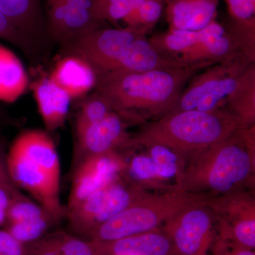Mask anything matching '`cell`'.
I'll use <instances>...</instances> for the list:
<instances>
[{
    "label": "cell",
    "mask_w": 255,
    "mask_h": 255,
    "mask_svg": "<svg viewBox=\"0 0 255 255\" xmlns=\"http://www.w3.org/2000/svg\"><path fill=\"white\" fill-rule=\"evenodd\" d=\"M223 26L243 58L249 63H255V18L238 21L228 18Z\"/></svg>",
    "instance_id": "24"
},
{
    "label": "cell",
    "mask_w": 255,
    "mask_h": 255,
    "mask_svg": "<svg viewBox=\"0 0 255 255\" xmlns=\"http://www.w3.org/2000/svg\"><path fill=\"white\" fill-rule=\"evenodd\" d=\"M209 198L179 190L147 191L131 206L96 228L88 238L97 243H108L159 229L188 206Z\"/></svg>",
    "instance_id": "5"
},
{
    "label": "cell",
    "mask_w": 255,
    "mask_h": 255,
    "mask_svg": "<svg viewBox=\"0 0 255 255\" xmlns=\"http://www.w3.org/2000/svg\"><path fill=\"white\" fill-rule=\"evenodd\" d=\"M243 128L239 121L224 108L207 112H170L144 126L131 137L129 147L164 146L186 162L196 154L224 141Z\"/></svg>",
    "instance_id": "3"
},
{
    "label": "cell",
    "mask_w": 255,
    "mask_h": 255,
    "mask_svg": "<svg viewBox=\"0 0 255 255\" xmlns=\"http://www.w3.org/2000/svg\"><path fill=\"white\" fill-rule=\"evenodd\" d=\"M127 161L117 151L90 156L75 166L66 213L122 177Z\"/></svg>",
    "instance_id": "11"
},
{
    "label": "cell",
    "mask_w": 255,
    "mask_h": 255,
    "mask_svg": "<svg viewBox=\"0 0 255 255\" xmlns=\"http://www.w3.org/2000/svg\"><path fill=\"white\" fill-rule=\"evenodd\" d=\"M50 78L71 99L86 95L95 87L97 75L85 60L75 55L60 60Z\"/></svg>",
    "instance_id": "17"
},
{
    "label": "cell",
    "mask_w": 255,
    "mask_h": 255,
    "mask_svg": "<svg viewBox=\"0 0 255 255\" xmlns=\"http://www.w3.org/2000/svg\"><path fill=\"white\" fill-rule=\"evenodd\" d=\"M0 255H26V246L7 231H0Z\"/></svg>",
    "instance_id": "33"
},
{
    "label": "cell",
    "mask_w": 255,
    "mask_h": 255,
    "mask_svg": "<svg viewBox=\"0 0 255 255\" xmlns=\"http://www.w3.org/2000/svg\"><path fill=\"white\" fill-rule=\"evenodd\" d=\"M183 66L189 65H181L166 58L145 36H141L130 43L112 71L144 72Z\"/></svg>",
    "instance_id": "18"
},
{
    "label": "cell",
    "mask_w": 255,
    "mask_h": 255,
    "mask_svg": "<svg viewBox=\"0 0 255 255\" xmlns=\"http://www.w3.org/2000/svg\"><path fill=\"white\" fill-rule=\"evenodd\" d=\"M6 220V211L0 209V226L3 224Z\"/></svg>",
    "instance_id": "37"
},
{
    "label": "cell",
    "mask_w": 255,
    "mask_h": 255,
    "mask_svg": "<svg viewBox=\"0 0 255 255\" xmlns=\"http://www.w3.org/2000/svg\"><path fill=\"white\" fill-rule=\"evenodd\" d=\"M228 18L238 21L255 18V0H225Z\"/></svg>",
    "instance_id": "31"
},
{
    "label": "cell",
    "mask_w": 255,
    "mask_h": 255,
    "mask_svg": "<svg viewBox=\"0 0 255 255\" xmlns=\"http://www.w3.org/2000/svg\"><path fill=\"white\" fill-rule=\"evenodd\" d=\"M6 167L15 186L28 191L55 219L63 216L59 157L48 134L39 130L20 134L6 155Z\"/></svg>",
    "instance_id": "4"
},
{
    "label": "cell",
    "mask_w": 255,
    "mask_h": 255,
    "mask_svg": "<svg viewBox=\"0 0 255 255\" xmlns=\"http://www.w3.org/2000/svg\"><path fill=\"white\" fill-rule=\"evenodd\" d=\"M76 134V165L90 156L114 152L121 147H129L131 138L128 133L125 120L114 112Z\"/></svg>",
    "instance_id": "12"
},
{
    "label": "cell",
    "mask_w": 255,
    "mask_h": 255,
    "mask_svg": "<svg viewBox=\"0 0 255 255\" xmlns=\"http://www.w3.org/2000/svg\"><path fill=\"white\" fill-rule=\"evenodd\" d=\"M219 0H166L169 29L196 31L216 20Z\"/></svg>",
    "instance_id": "14"
},
{
    "label": "cell",
    "mask_w": 255,
    "mask_h": 255,
    "mask_svg": "<svg viewBox=\"0 0 255 255\" xmlns=\"http://www.w3.org/2000/svg\"><path fill=\"white\" fill-rule=\"evenodd\" d=\"M245 58L214 64L194 75L181 94L171 112L198 110L207 112L223 108L237 86L242 74L250 65Z\"/></svg>",
    "instance_id": "7"
},
{
    "label": "cell",
    "mask_w": 255,
    "mask_h": 255,
    "mask_svg": "<svg viewBox=\"0 0 255 255\" xmlns=\"http://www.w3.org/2000/svg\"><path fill=\"white\" fill-rule=\"evenodd\" d=\"M255 170V125L188 159L176 190L211 198L246 190L254 184Z\"/></svg>",
    "instance_id": "2"
},
{
    "label": "cell",
    "mask_w": 255,
    "mask_h": 255,
    "mask_svg": "<svg viewBox=\"0 0 255 255\" xmlns=\"http://www.w3.org/2000/svg\"><path fill=\"white\" fill-rule=\"evenodd\" d=\"M92 0H55L47 2L48 26L53 36L68 42L100 23L92 16Z\"/></svg>",
    "instance_id": "13"
},
{
    "label": "cell",
    "mask_w": 255,
    "mask_h": 255,
    "mask_svg": "<svg viewBox=\"0 0 255 255\" xmlns=\"http://www.w3.org/2000/svg\"><path fill=\"white\" fill-rule=\"evenodd\" d=\"M130 5H131L132 9L134 8L137 7L139 5L145 2L147 0H128Z\"/></svg>",
    "instance_id": "36"
},
{
    "label": "cell",
    "mask_w": 255,
    "mask_h": 255,
    "mask_svg": "<svg viewBox=\"0 0 255 255\" xmlns=\"http://www.w3.org/2000/svg\"><path fill=\"white\" fill-rule=\"evenodd\" d=\"M166 0H147L131 9L124 20L127 27L145 35L155 26L162 16Z\"/></svg>",
    "instance_id": "26"
},
{
    "label": "cell",
    "mask_w": 255,
    "mask_h": 255,
    "mask_svg": "<svg viewBox=\"0 0 255 255\" xmlns=\"http://www.w3.org/2000/svg\"><path fill=\"white\" fill-rule=\"evenodd\" d=\"M216 219L215 243L255 251V200L246 190L210 198Z\"/></svg>",
    "instance_id": "8"
},
{
    "label": "cell",
    "mask_w": 255,
    "mask_h": 255,
    "mask_svg": "<svg viewBox=\"0 0 255 255\" xmlns=\"http://www.w3.org/2000/svg\"><path fill=\"white\" fill-rule=\"evenodd\" d=\"M147 148L149 149L148 155L155 162L161 182L167 186L165 183L174 179L176 188L185 164L184 161L173 151L164 146L152 145ZM167 187L169 188L168 186ZM169 189L174 190L171 188Z\"/></svg>",
    "instance_id": "25"
},
{
    "label": "cell",
    "mask_w": 255,
    "mask_h": 255,
    "mask_svg": "<svg viewBox=\"0 0 255 255\" xmlns=\"http://www.w3.org/2000/svg\"><path fill=\"white\" fill-rule=\"evenodd\" d=\"M25 246L26 255H102L95 242L64 232L45 234Z\"/></svg>",
    "instance_id": "19"
},
{
    "label": "cell",
    "mask_w": 255,
    "mask_h": 255,
    "mask_svg": "<svg viewBox=\"0 0 255 255\" xmlns=\"http://www.w3.org/2000/svg\"><path fill=\"white\" fill-rule=\"evenodd\" d=\"M223 108L234 116L243 128L255 124V63L250 64Z\"/></svg>",
    "instance_id": "20"
},
{
    "label": "cell",
    "mask_w": 255,
    "mask_h": 255,
    "mask_svg": "<svg viewBox=\"0 0 255 255\" xmlns=\"http://www.w3.org/2000/svg\"><path fill=\"white\" fill-rule=\"evenodd\" d=\"M57 221L58 220L53 216H48L22 222L9 223L6 231H9L17 241L26 245L44 236L53 222Z\"/></svg>",
    "instance_id": "28"
},
{
    "label": "cell",
    "mask_w": 255,
    "mask_h": 255,
    "mask_svg": "<svg viewBox=\"0 0 255 255\" xmlns=\"http://www.w3.org/2000/svg\"><path fill=\"white\" fill-rule=\"evenodd\" d=\"M38 112L46 128L55 130L65 123L72 99L51 79L42 78L32 84Z\"/></svg>",
    "instance_id": "16"
},
{
    "label": "cell",
    "mask_w": 255,
    "mask_h": 255,
    "mask_svg": "<svg viewBox=\"0 0 255 255\" xmlns=\"http://www.w3.org/2000/svg\"><path fill=\"white\" fill-rule=\"evenodd\" d=\"M209 199L188 206L162 226L176 255H210L216 238V219L208 204Z\"/></svg>",
    "instance_id": "9"
},
{
    "label": "cell",
    "mask_w": 255,
    "mask_h": 255,
    "mask_svg": "<svg viewBox=\"0 0 255 255\" xmlns=\"http://www.w3.org/2000/svg\"><path fill=\"white\" fill-rule=\"evenodd\" d=\"M211 251L212 255H255L253 250L218 243H214Z\"/></svg>",
    "instance_id": "34"
},
{
    "label": "cell",
    "mask_w": 255,
    "mask_h": 255,
    "mask_svg": "<svg viewBox=\"0 0 255 255\" xmlns=\"http://www.w3.org/2000/svg\"><path fill=\"white\" fill-rule=\"evenodd\" d=\"M122 177L130 184L144 189L149 187L172 190L161 182L155 162L148 154L135 156L127 162Z\"/></svg>",
    "instance_id": "23"
},
{
    "label": "cell",
    "mask_w": 255,
    "mask_h": 255,
    "mask_svg": "<svg viewBox=\"0 0 255 255\" xmlns=\"http://www.w3.org/2000/svg\"><path fill=\"white\" fill-rule=\"evenodd\" d=\"M28 78L21 60L0 45V101L13 103L24 93Z\"/></svg>",
    "instance_id": "21"
},
{
    "label": "cell",
    "mask_w": 255,
    "mask_h": 255,
    "mask_svg": "<svg viewBox=\"0 0 255 255\" xmlns=\"http://www.w3.org/2000/svg\"><path fill=\"white\" fill-rule=\"evenodd\" d=\"M0 184L14 185V183L11 182L8 173L7 167H6V155H4L1 146H0Z\"/></svg>",
    "instance_id": "35"
},
{
    "label": "cell",
    "mask_w": 255,
    "mask_h": 255,
    "mask_svg": "<svg viewBox=\"0 0 255 255\" xmlns=\"http://www.w3.org/2000/svg\"><path fill=\"white\" fill-rule=\"evenodd\" d=\"M131 9L128 0H92V16L99 23L124 21Z\"/></svg>",
    "instance_id": "29"
},
{
    "label": "cell",
    "mask_w": 255,
    "mask_h": 255,
    "mask_svg": "<svg viewBox=\"0 0 255 255\" xmlns=\"http://www.w3.org/2000/svg\"><path fill=\"white\" fill-rule=\"evenodd\" d=\"M145 36L129 27L92 28L71 41L75 56L86 61L97 75L113 70L121 57L134 40Z\"/></svg>",
    "instance_id": "10"
},
{
    "label": "cell",
    "mask_w": 255,
    "mask_h": 255,
    "mask_svg": "<svg viewBox=\"0 0 255 255\" xmlns=\"http://www.w3.org/2000/svg\"><path fill=\"white\" fill-rule=\"evenodd\" d=\"M148 40L166 58L183 65L211 66L243 58L223 24L216 20L196 31L169 29Z\"/></svg>",
    "instance_id": "6"
},
{
    "label": "cell",
    "mask_w": 255,
    "mask_h": 255,
    "mask_svg": "<svg viewBox=\"0 0 255 255\" xmlns=\"http://www.w3.org/2000/svg\"><path fill=\"white\" fill-rule=\"evenodd\" d=\"M6 220L9 223L22 222L51 216L41 205L32 202L21 194L11 201L6 210Z\"/></svg>",
    "instance_id": "30"
},
{
    "label": "cell",
    "mask_w": 255,
    "mask_h": 255,
    "mask_svg": "<svg viewBox=\"0 0 255 255\" xmlns=\"http://www.w3.org/2000/svg\"><path fill=\"white\" fill-rule=\"evenodd\" d=\"M95 243L102 255H176L169 236L161 228L115 241Z\"/></svg>",
    "instance_id": "15"
},
{
    "label": "cell",
    "mask_w": 255,
    "mask_h": 255,
    "mask_svg": "<svg viewBox=\"0 0 255 255\" xmlns=\"http://www.w3.org/2000/svg\"><path fill=\"white\" fill-rule=\"evenodd\" d=\"M0 11L27 37L43 25L40 0H0Z\"/></svg>",
    "instance_id": "22"
},
{
    "label": "cell",
    "mask_w": 255,
    "mask_h": 255,
    "mask_svg": "<svg viewBox=\"0 0 255 255\" xmlns=\"http://www.w3.org/2000/svg\"><path fill=\"white\" fill-rule=\"evenodd\" d=\"M106 99L95 93L87 97L82 104L76 121V133L89 126L100 122L113 112Z\"/></svg>",
    "instance_id": "27"
},
{
    "label": "cell",
    "mask_w": 255,
    "mask_h": 255,
    "mask_svg": "<svg viewBox=\"0 0 255 255\" xmlns=\"http://www.w3.org/2000/svg\"><path fill=\"white\" fill-rule=\"evenodd\" d=\"M27 38L0 11V38L14 43L16 46L26 47Z\"/></svg>",
    "instance_id": "32"
},
{
    "label": "cell",
    "mask_w": 255,
    "mask_h": 255,
    "mask_svg": "<svg viewBox=\"0 0 255 255\" xmlns=\"http://www.w3.org/2000/svg\"><path fill=\"white\" fill-rule=\"evenodd\" d=\"M204 65L144 72L111 71L97 75L96 93L124 120L141 123L171 112L186 85Z\"/></svg>",
    "instance_id": "1"
}]
</instances>
